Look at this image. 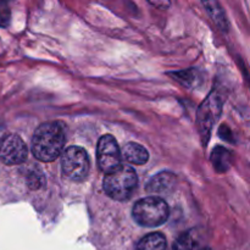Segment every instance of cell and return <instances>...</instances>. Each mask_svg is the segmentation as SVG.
<instances>
[{
  "label": "cell",
  "mask_w": 250,
  "mask_h": 250,
  "mask_svg": "<svg viewBox=\"0 0 250 250\" xmlns=\"http://www.w3.org/2000/svg\"><path fill=\"white\" fill-rule=\"evenodd\" d=\"M66 131L61 122H45L36 129L32 139V153L43 163H50L61 155L65 146Z\"/></svg>",
  "instance_id": "cell-1"
},
{
  "label": "cell",
  "mask_w": 250,
  "mask_h": 250,
  "mask_svg": "<svg viewBox=\"0 0 250 250\" xmlns=\"http://www.w3.org/2000/svg\"><path fill=\"white\" fill-rule=\"evenodd\" d=\"M134 221L141 226L156 227L163 225L170 215L165 200L158 197H149L138 200L132 210Z\"/></svg>",
  "instance_id": "cell-2"
},
{
  "label": "cell",
  "mask_w": 250,
  "mask_h": 250,
  "mask_svg": "<svg viewBox=\"0 0 250 250\" xmlns=\"http://www.w3.org/2000/svg\"><path fill=\"white\" fill-rule=\"evenodd\" d=\"M138 185V177L129 166H121L104 178V190L110 198L119 202L129 199Z\"/></svg>",
  "instance_id": "cell-3"
},
{
  "label": "cell",
  "mask_w": 250,
  "mask_h": 250,
  "mask_svg": "<svg viewBox=\"0 0 250 250\" xmlns=\"http://www.w3.org/2000/svg\"><path fill=\"white\" fill-rule=\"evenodd\" d=\"M61 168L67 180L81 182L89 173V159L81 146H70L66 149L61 158Z\"/></svg>",
  "instance_id": "cell-4"
},
{
  "label": "cell",
  "mask_w": 250,
  "mask_h": 250,
  "mask_svg": "<svg viewBox=\"0 0 250 250\" xmlns=\"http://www.w3.org/2000/svg\"><path fill=\"white\" fill-rule=\"evenodd\" d=\"M221 110L222 100L216 92H212L200 105L199 111H198V128H199V133L204 144H207L209 141L212 126L221 115Z\"/></svg>",
  "instance_id": "cell-5"
},
{
  "label": "cell",
  "mask_w": 250,
  "mask_h": 250,
  "mask_svg": "<svg viewBox=\"0 0 250 250\" xmlns=\"http://www.w3.org/2000/svg\"><path fill=\"white\" fill-rule=\"evenodd\" d=\"M98 165L106 175L119 170L122 164V155L116 139L110 134L103 136L97 146Z\"/></svg>",
  "instance_id": "cell-6"
},
{
  "label": "cell",
  "mask_w": 250,
  "mask_h": 250,
  "mask_svg": "<svg viewBox=\"0 0 250 250\" xmlns=\"http://www.w3.org/2000/svg\"><path fill=\"white\" fill-rule=\"evenodd\" d=\"M28 149L17 134H6L0 141V161L6 165H20L27 160Z\"/></svg>",
  "instance_id": "cell-7"
},
{
  "label": "cell",
  "mask_w": 250,
  "mask_h": 250,
  "mask_svg": "<svg viewBox=\"0 0 250 250\" xmlns=\"http://www.w3.org/2000/svg\"><path fill=\"white\" fill-rule=\"evenodd\" d=\"M176 185V175L171 172H161L159 175L154 176L150 181H149L146 189L150 193H158V194H163V193H168L170 190L173 189Z\"/></svg>",
  "instance_id": "cell-8"
},
{
  "label": "cell",
  "mask_w": 250,
  "mask_h": 250,
  "mask_svg": "<svg viewBox=\"0 0 250 250\" xmlns=\"http://www.w3.org/2000/svg\"><path fill=\"white\" fill-rule=\"evenodd\" d=\"M124 156L133 165H143L149 160V153L144 146L138 143H127L124 148Z\"/></svg>",
  "instance_id": "cell-9"
},
{
  "label": "cell",
  "mask_w": 250,
  "mask_h": 250,
  "mask_svg": "<svg viewBox=\"0 0 250 250\" xmlns=\"http://www.w3.org/2000/svg\"><path fill=\"white\" fill-rule=\"evenodd\" d=\"M211 163L217 172H225L232 164V154L224 146H216L212 150Z\"/></svg>",
  "instance_id": "cell-10"
},
{
  "label": "cell",
  "mask_w": 250,
  "mask_h": 250,
  "mask_svg": "<svg viewBox=\"0 0 250 250\" xmlns=\"http://www.w3.org/2000/svg\"><path fill=\"white\" fill-rule=\"evenodd\" d=\"M200 241L194 229L181 234L173 243V250H199Z\"/></svg>",
  "instance_id": "cell-11"
},
{
  "label": "cell",
  "mask_w": 250,
  "mask_h": 250,
  "mask_svg": "<svg viewBox=\"0 0 250 250\" xmlns=\"http://www.w3.org/2000/svg\"><path fill=\"white\" fill-rule=\"evenodd\" d=\"M166 239L161 233H150L139 241L137 250H165Z\"/></svg>",
  "instance_id": "cell-12"
},
{
  "label": "cell",
  "mask_w": 250,
  "mask_h": 250,
  "mask_svg": "<svg viewBox=\"0 0 250 250\" xmlns=\"http://www.w3.org/2000/svg\"><path fill=\"white\" fill-rule=\"evenodd\" d=\"M204 6L207 7L208 12L211 16L212 21H215V23L222 29L227 28V22L226 19H225V14L222 11V9L220 7V5L217 2H204Z\"/></svg>",
  "instance_id": "cell-13"
},
{
  "label": "cell",
  "mask_w": 250,
  "mask_h": 250,
  "mask_svg": "<svg viewBox=\"0 0 250 250\" xmlns=\"http://www.w3.org/2000/svg\"><path fill=\"white\" fill-rule=\"evenodd\" d=\"M27 185L31 189H38L44 185V176L39 171H33L27 175Z\"/></svg>",
  "instance_id": "cell-14"
},
{
  "label": "cell",
  "mask_w": 250,
  "mask_h": 250,
  "mask_svg": "<svg viewBox=\"0 0 250 250\" xmlns=\"http://www.w3.org/2000/svg\"><path fill=\"white\" fill-rule=\"evenodd\" d=\"M202 250H210V249H202Z\"/></svg>",
  "instance_id": "cell-15"
}]
</instances>
